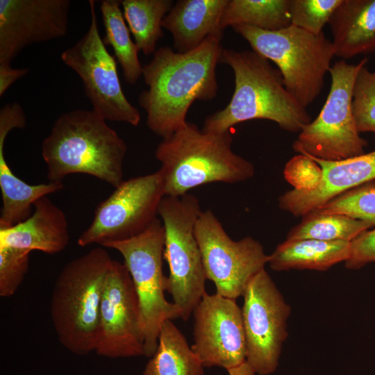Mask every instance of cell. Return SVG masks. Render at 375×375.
I'll return each instance as SVG.
<instances>
[{
	"instance_id": "obj_32",
	"label": "cell",
	"mask_w": 375,
	"mask_h": 375,
	"mask_svg": "<svg viewBox=\"0 0 375 375\" xmlns=\"http://www.w3.org/2000/svg\"><path fill=\"white\" fill-rule=\"evenodd\" d=\"M372 262H375V228L365 231L351 242L345 267L356 269Z\"/></svg>"
},
{
	"instance_id": "obj_21",
	"label": "cell",
	"mask_w": 375,
	"mask_h": 375,
	"mask_svg": "<svg viewBox=\"0 0 375 375\" xmlns=\"http://www.w3.org/2000/svg\"><path fill=\"white\" fill-rule=\"evenodd\" d=\"M328 24L335 56L375 52V0H342Z\"/></svg>"
},
{
	"instance_id": "obj_1",
	"label": "cell",
	"mask_w": 375,
	"mask_h": 375,
	"mask_svg": "<svg viewBox=\"0 0 375 375\" xmlns=\"http://www.w3.org/2000/svg\"><path fill=\"white\" fill-rule=\"evenodd\" d=\"M222 38L209 36L185 53L161 47L142 68L148 88L139 95L147 125L155 134L168 138L187 124V115L196 100L216 97V67L223 47Z\"/></svg>"
},
{
	"instance_id": "obj_31",
	"label": "cell",
	"mask_w": 375,
	"mask_h": 375,
	"mask_svg": "<svg viewBox=\"0 0 375 375\" xmlns=\"http://www.w3.org/2000/svg\"><path fill=\"white\" fill-rule=\"evenodd\" d=\"M31 251L13 247L0 249V296L10 297L18 290L28 269Z\"/></svg>"
},
{
	"instance_id": "obj_28",
	"label": "cell",
	"mask_w": 375,
	"mask_h": 375,
	"mask_svg": "<svg viewBox=\"0 0 375 375\" xmlns=\"http://www.w3.org/2000/svg\"><path fill=\"white\" fill-rule=\"evenodd\" d=\"M312 212L344 215L374 226L375 181L346 191Z\"/></svg>"
},
{
	"instance_id": "obj_34",
	"label": "cell",
	"mask_w": 375,
	"mask_h": 375,
	"mask_svg": "<svg viewBox=\"0 0 375 375\" xmlns=\"http://www.w3.org/2000/svg\"><path fill=\"white\" fill-rule=\"evenodd\" d=\"M229 375H255L253 369L247 362L227 370Z\"/></svg>"
},
{
	"instance_id": "obj_2",
	"label": "cell",
	"mask_w": 375,
	"mask_h": 375,
	"mask_svg": "<svg viewBox=\"0 0 375 375\" xmlns=\"http://www.w3.org/2000/svg\"><path fill=\"white\" fill-rule=\"evenodd\" d=\"M219 62L231 67L235 88L228 105L208 115L202 130L224 133L237 124L252 119L274 122L288 132H300L312 118L287 90L278 68L253 51L223 49Z\"/></svg>"
},
{
	"instance_id": "obj_9",
	"label": "cell",
	"mask_w": 375,
	"mask_h": 375,
	"mask_svg": "<svg viewBox=\"0 0 375 375\" xmlns=\"http://www.w3.org/2000/svg\"><path fill=\"white\" fill-rule=\"evenodd\" d=\"M164 227L157 218L141 234L103 247L118 251L131 276L140 303L144 356L156 350L160 331L167 320L181 318V309L165 297L167 276L162 272Z\"/></svg>"
},
{
	"instance_id": "obj_11",
	"label": "cell",
	"mask_w": 375,
	"mask_h": 375,
	"mask_svg": "<svg viewBox=\"0 0 375 375\" xmlns=\"http://www.w3.org/2000/svg\"><path fill=\"white\" fill-rule=\"evenodd\" d=\"M90 24L75 44L62 52V62L81 78L92 110L106 121L140 124L139 110L122 88L114 58L106 49L97 24L95 1H89Z\"/></svg>"
},
{
	"instance_id": "obj_27",
	"label": "cell",
	"mask_w": 375,
	"mask_h": 375,
	"mask_svg": "<svg viewBox=\"0 0 375 375\" xmlns=\"http://www.w3.org/2000/svg\"><path fill=\"white\" fill-rule=\"evenodd\" d=\"M288 233V241L313 239L323 241L351 242L374 226L367 222L344 215L310 212Z\"/></svg>"
},
{
	"instance_id": "obj_29",
	"label": "cell",
	"mask_w": 375,
	"mask_h": 375,
	"mask_svg": "<svg viewBox=\"0 0 375 375\" xmlns=\"http://www.w3.org/2000/svg\"><path fill=\"white\" fill-rule=\"evenodd\" d=\"M353 110L358 132L375 135V71L366 65L358 72L353 91Z\"/></svg>"
},
{
	"instance_id": "obj_3",
	"label": "cell",
	"mask_w": 375,
	"mask_h": 375,
	"mask_svg": "<svg viewBox=\"0 0 375 375\" xmlns=\"http://www.w3.org/2000/svg\"><path fill=\"white\" fill-rule=\"evenodd\" d=\"M126 151L125 141L92 109L62 114L42 143L49 182L84 174L115 188L124 181Z\"/></svg>"
},
{
	"instance_id": "obj_8",
	"label": "cell",
	"mask_w": 375,
	"mask_h": 375,
	"mask_svg": "<svg viewBox=\"0 0 375 375\" xmlns=\"http://www.w3.org/2000/svg\"><path fill=\"white\" fill-rule=\"evenodd\" d=\"M365 58L357 64L336 61L329 74L331 88L317 117L303 126L293 143L299 154L328 161H338L362 155L367 142L358 132L353 110V85Z\"/></svg>"
},
{
	"instance_id": "obj_22",
	"label": "cell",
	"mask_w": 375,
	"mask_h": 375,
	"mask_svg": "<svg viewBox=\"0 0 375 375\" xmlns=\"http://www.w3.org/2000/svg\"><path fill=\"white\" fill-rule=\"evenodd\" d=\"M350 244L351 242L343 240H285L269 255L268 264L275 271L291 269L326 271L347 260Z\"/></svg>"
},
{
	"instance_id": "obj_24",
	"label": "cell",
	"mask_w": 375,
	"mask_h": 375,
	"mask_svg": "<svg viewBox=\"0 0 375 375\" xmlns=\"http://www.w3.org/2000/svg\"><path fill=\"white\" fill-rule=\"evenodd\" d=\"M290 0H228L221 27L245 24L265 31H278L292 25Z\"/></svg>"
},
{
	"instance_id": "obj_19",
	"label": "cell",
	"mask_w": 375,
	"mask_h": 375,
	"mask_svg": "<svg viewBox=\"0 0 375 375\" xmlns=\"http://www.w3.org/2000/svg\"><path fill=\"white\" fill-rule=\"evenodd\" d=\"M66 216L47 196L36 201L26 219L8 228H0V249L13 247L55 254L69 243Z\"/></svg>"
},
{
	"instance_id": "obj_30",
	"label": "cell",
	"mask_w": 375,
	"mask_h": 375,
	"mask_svg": "<svg viewBox=\"0 0 375 375\" xmlns=\"http://www.w3.org/2000/svg\"><path fill=\"white\" fill-rule=\"evenodd\" d=\"M342 0H290L292 25L319 35Z\"/></svg>"
},
{
	"instance_id": "obj_20",
	"label": "cell",
	"mask_w": 375,
	"mask_h": 375,
	"mask_svg": "<svg viewBox=\"0 0 375 375\" xmlns=\"http://www.w3.org/2000/svg\"><path fill=\"white\" fill-rule=\"evenodd\" d=\"M228 0H178L162 20L176 51L185 53L209 36L222 38L221 20Z\"/></svg>"
},
{
	"instance_id": "obj_15",
	"label": "cell",
	"mask_w": 375,
	"mask_h": 375,
	"mask_svg": "<svg viewBox=\"0 0 375 375\" xmlns=\"http://www.w3.org/2000/svg\"><path fill=\"white\" fill-rule=\"evenodd\" d=\"M191 348L204 367L228 370L246 362L242 310L235 299L206 292L193 312Z\"/></svg>"
},
{
	"instance_id": "obj_7",
	"label": "cell",
	"mask_w": 375,
	"mask_h": 375,
	"mask_svg": "<svg viewBox=\"0 0 375 375\" xmlns=\"http://www.w3.org/2000/svg\"><path fill=\"white\" fill-rule=\"evenodd\" d=\"M198 199L187 193L165 196L158 208L164 227L163 259L169 267L166 291L187 321L206 292L207 279L200 249L194 234L201 212Z\"/></svg>"
},
{
	"instance_id": "obj_17",
	"label": "cell",
	"mask_w": 375,
	"mask_h": 375,
	"mask_svg": "<svg viewBox=\"0 0 375 375\" xmlns=\"http://www.w3.org/2000/svg\"><path fill=\"white\" fill-rule=\"evenodd\" d=\"M302 155L319 167L320 174L310 188H294L279 197V207L294 216L303 217L342 193L375 180V150L338 161Z\"/></svg>"
},
{
	"instance_id": "obj_26",
	"label": "cell",
	"mask_w": 375,
	"mask_h": 375,
	"mask_svg": "<svg viewBox=\"0 0 375 375\" xmlns=\"http://www.w3.org/2000/svg\"><path fill=\"white\" fill-rule=\"evenodd\" d=\"M119 1L103 0L100 11L105 28V45L112 47L119 63L124 80L129 84L136 83L142 76L139 50L130 37Z\"/></svg>"
},
{
	"instance_id": "obj_23",
	"label": "cell",
	"mask_w": 375,
	"mask_h": 375,
	"mask_svg": "<svg viewBox=\"0 0 375 375\" xmlns=\"http://www.w3.org/2000/svg\"><path fill=\"white\" fill-rule=\"evenodd\" d=\"M203 368L183 334L172 320H167L161 326L156 350L142 375H203Z\"/></svg>"
},
{
	"instance_id": "obj_12",
	"label": "cell",
	"mask_w": 375,
	"mask_h": 375,
	"mask_svg": "<svg viewBox=\"0 0 375 375\" xmlns=\"http://www.w3.org/2000/svg\"><path fill=\"white\" fill-rule=\"evenodd\" d=\"M194 234L207 279L219 295L233 299L242 296L249 281L268 264L269 255L258 241L250 236L232 240L210 210L200 213Z\"/></svg>"
},
{
	"instance_id": "obj_10",
	"label": "cell",
	"mask_w": 375,
	"mask_h": 375,
	"mask_svg": "<svg viewBox=\"0 0 375 375\" xmlns=\"http://www.w3.org/2000/svg\"><path fill=\"white\" fill-rule=\"evenodd\" d=\"M165 196L160 169L124 181L97 207L91 224L80 235L77 244L104 247L141 234L158 218Z\"/></svg>"
},
{
	"instance_id": "obj_4",
	"label": "cell",
	"mask_w": 375,
	"mask_h": 375,
	"mask_svg": "<svg viewBox=\"0 0 375 375\" xmlns=\"http://www.w3.org/2000/svg\"><path fill=\"white\" fill-rule=\"evenodd\" d=\"M230 131H203L187 122L158 145L165 196H181L200 185L235 183L253 177L254 165L232 150Z\"/></svg>"
},
{
	"instance_id": "obj_18",
	"label": "cell",
	"mask_w": 375,
	"mask_h": 375,
	"mask_svg": "<svg viewBox=\"0 0 375 375\" xmlns=\"http://www.w3.org/2000/svg\"><path fill=\"white\" fill-rule=\"evenodd\" d=\"M26 125V115L21 105L8 103L0 110V189L2 207L0 228L15 225L31 216L34 203L42 197L62 189V183L49 182L30 185L14 174L4 155L5 140L14 128Z\"/></svg>"
},
{
	"instance_id": "obj_25",
	"label": "cell",
	"mask_w": 375,
	"mask_h": 375,
	"mask_svg": "<svg viewBox=\"0 0 375 375\" xmlns=\"http://www.w3.org/2000/svg\"><path fill=\"white\" fill-rule=\"evenodd\" d=\"M123 15L135 43L144 55L153 54L162 38V23L174 5L172 0L119 1Z\"/></svg>"
},
{
	"instance_id": "obj_6",
	"label": "cell",
	"mask_w": 375,
	"mask_h": 375,
	"mask_svg": "<svg viewBox=\"0 0 375 375\" xmlns=\"http://www.w3.org/2000/svg\"><path fill=\"white\" fill-rule=\"evenodd\" d=\"M232 28L252 51L276 65L285 88L301 106L307 108L318 97L335 56L324 32L315 35L293 25L274 31L245 24Z\"/></svg>"
},
{
	"instance_id": "obj_5",
	"label": "cell",
	"mask_w": 375,
	"mask_h": 375,
	"mask_svg": "<svg viewBox=\"0 0 375 375\" xmlns=\"http://www.w3.org/2000/svg\"><path fill=\"white\" fill-rule=\"evenodd\" d=\"M113 259L96 247L66 264L51 293L50 314L60 344L72 353L95 351L100 333V308Z\"/></svg>"
},
{
	"instance_id": "obj_14",
	"label": "cell",
	"mask_w": 375,
	"mask_h": 375,
	"mask_svg": "<svg viewBox=\"0 0 375 375\" xmlns=\"http://www.w3.org/2000/svg\"><path fill=\"white\" fill-rule=\"evenodd\" d=\"M95 352L110 358L144 356L138 297L127 267L115 260L105 281Z\"/></svg>"
},
{
	"instance_id": "obj_16",
	"label": "cell",
	"mask_w": 375,
	"mask_h": 375,
	"mask_svg": "<svg viewBox=\"0 0 375 375\" xmlns=\"http://www.w3.org/2000/svg\"><path fill=\"white\" fill-rule=\"evenodd\" d=\"M69 0H0V64L10 65L27 46L64 37Z\"/></svg>"
},
{
	"instance_id": "obj_13",
	"label": "cell",
	"mask_w": 375,
	"mask_h": 375,
	"mask_svg": "<svg viewBox=\"0 0 375 375\" xmlns=\"http://www.w3.org/2000/svg\"><path fill=\"white\" fill-rule=\"evenodd\" d=\"M242 296L246 362L256 374L269 375L278 366L281 349L288 337L290 306L265 269L253 276Z\"/></svg>"
},
{
	"instance_id": "obj_33",
	"label": "cell",
	"mask_w": 375,
	"mask_h": 375,
	"mask_svg": "<svg viewBox=\"0 0 375 375\" xmlns=\"http://www.w3.org/2000/svg\"><path fill=\"white\" fill-rule=\"evenodd\" d=\"M28 72V68H12L9 64H0V97L17 80Z\"/></svg>"
}]
</instances>
